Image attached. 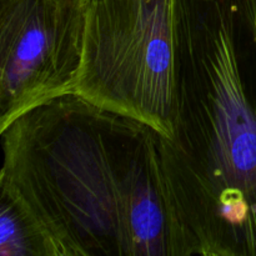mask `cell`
I'll list each match as a JSON object with an SVG mask.
<instances>
[{"instance_id":"obj_6","label":"cell","mask_w":256,"mask_h":256,"mask_svg":"<svg viewBox=\"0 0 256 256\" xmlns=\"http://www.w3.org/2000/svg\"><path fill=\"white\" fill-rule=\"evenodd\" d=\"M49 235V256H95L72 240Z\"/></svg>"},{"instance_id":"obj_5","label":"cell","mask_w":256,"mask_h":256,"mask_svg":"<svg viewBox=\"0 0 256 256\" xmlns=\"http://www.w3.org/2000/svg\"><path fill=\"white\" fill-rule=\"evenodd\" d=\"M0 256H49V235L26 205L0 185Z\"/></svg>"},{"instance_id":"obj_3","label":"cell","mask_w":256,"mask_h":256,"mask_svg":"<svg viewBox=\"0 0 256 256\" xmlns=\"http://www.w3.org/2000/svg\"><path fill=\"white\" fill-rule=\"evenodd\" d=\"M174 82L172 0H88L84 58L74 94L168 138Z\"/></svg>"},{"instance_id":"obj_7","label":"cell","mask_w":256,"mask_h":256,"mask_svg":"<svg viewBox=\"0 0 256 256\" xmlns=\"http://www.w3.org/2000/svg\"><path fill=\"white\" fill-rule=\"evenodd\" d=\"M202 256H226V255H220V254H205Z\"/></svg>"},{"instance_id":"obj_2","label":"cell","mask_w":256,"mask_h":256,"mask_svg":"<svg viewBox=\"0 0 256 256\" xmlns=\"http://www.w3.org/2000/svg\"><path fill=\"white\" fill-rule=\"evenodd\" d=\"M164 172L196 255L256 256V0H172Z\"/></svg>"},{"instance_id":"obj_1","label":"cell","mask_w":256,"mask_h":256,"mask_svg":"<svg viewBox=\"0 0 256 256\" xmlns=\"http://www.w3.org/2000/svg\"><path fill=\"white\" fill-rule=\"evenodd\" d=\"M0 185L49 234L95 256H195L164 172L160 134L66 94L2 132Z\"/></svg>"},{"instance_id":"obj_4","label":"cell","mask_w":256,"mask_h":256,"mask_svg":"<svg viewBox=\"0 0 256 256\" xmlns=\"http://www.w3.org/2000/svg\"><path fill=\"white\" fill-rule=\"evenodd\" d=\"M88 0H0V132L39 105L74 94Z\"/></svg>"}]
</instances>
